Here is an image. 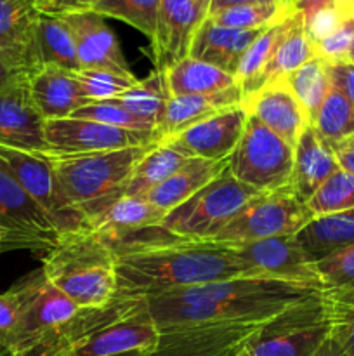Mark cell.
Here are the masks:
<instances>
[{"label":"cell","instance_id":"1","mask_svg":"<svg viewBox=\"0 0 354 356\" xmlns=\"http://www.w3.org/2000/svg\"><path fill=\"white\" fill-rule=\"evenodd\" d=\"M117 259V296L153 298L235 277H260L222 243L174 236L156 228L108 242Z\"/></svg>","mask_w":354,"mask_h":356},{"label":"cell","instance_id":"2","mask_svg":"<svg viewBox=\"0 0 354 356\" xmlns=\"http://www.w3.org/2000/svg\"><path fill=\"white\" fill-rule=\"evenodd\" d=\"M325 292L267 277H235L146 298L158 330L224 322H266L288 306Z\"/></svg>","mask_w":354,"mask_h":356},{"label":"cell","instance_id":"3","mask_svg":"<svg viewBox=\"0 0 354 356\" xmlns=\"http://www.w3.org/2000/svg\"><path fill=\"white\" fill-rule=\"evenodd\" d=\"M153 146L76 155L45 152L44 155L51 162L65 204L78 212L89 226L94 218L124 197L135 165Z\"/></svg>","mask_w":354,"mask_h":356},{"label":"cell","instance_id":"4","mask_svg":"<svg viewBox=\"0 0 354 356\" xmlns=\"http://www.w3.org/2000/svg\"><path fill=\"white\" fill-rule=\"evenodd\" d=\"M42 273L80 308H101L117 298L115 250L92 229L62 233L42 256Z\"/></svg>","mask_w":354,"mask_h":356},{"label":"cell","instance_id":"5","mask_svg":"<svg viewBox=\"0 0 354 356\" xmlns=\"http://www.w3.org/2000/svg\"><path fill=\"white\" fill-rule=\"evenodd\" d=\"M17 284L23 305L16 327L0 346V356H54L62 334L82 308L61 294L42 270Z\"/></svg>","mask_w":354,"mask_h":356},{"label":"cell","instance_id":"6","mask_svg":"<svg viewBox=\"0 0 354 356\" xmlns=\"http://www.w3.org/2000/svg\"><path fill=\"white\" fill-rule=\"evenodd\" d=\"M328 336L330 318L321 292L266 320L238 356H312Z\"/></svg>","mask_w":354,"mask_h":356},{"label":"cell","instance_id":"7","mask_svg":"<svg viewBox=\"0 0 354 356\" xmlns=\"http://www.w3.org/2000/svg\"><path fill=\"white\" fill-rule=\"evenodd\" d=\"M255 195V190L239 183L226 169L179 207L167 212L158 228L183 238L210 240Z\"/></svg>","mask_w":354,"mask_h":356},{"label":"cell","instance_id":"8","mask_svg":"<svg viewBox=\"0 0 354 356\" xmlns=\"http://www.w3.org/2000/svg\"><path fill=\"white\" fill-rule=\"evenodd\" d=\"M312 218L314 216L307 204L290 186H285L281 190L257 193L217 235L201 242L235 243L295 236Z\"/></svg>","mask_w":354,"mask_h":356},{"label":"cell","instance_id":"9","mask_svg":"<svg viewBox=\"0 0 354 356\" xmlns=\"http://www.w3.org/2000/svg\"><path fill=\"white\" fill-rule=\"evenodd\" d=\"M228 170L257 193L290 186L294 148L248 117L242 139L228 159Z\"/></svg>","mask_w":354,"mask_h":356},{"label":"cell","instance_id":"10","mask_svg":"<svg viewBox=\"0 0 354 356\" xmlns=\"http://www.w3.org/2000/svg\"><path fill=\"white\" fill-rule=\"evenodd\" d=\"M0 219L10 233L7 249L40 252L58 243L62 235L51 216L24 191L12 174L0 163Z\"/></svg>","mask_w":354,"mask_h":356},{"label":"cell","instance_id":"11","mask_svg":"<svg viewBox=\"0 0 354 356\" xmlns=\"http://www.w3.org/2000/svg\"><path fill=\"white\" fill-rule=\"evenodd\" d=\"M0 163L14 176L28 195L51 216L61 233L85 229L87 221L65 204L51 162L44 153L24 152L0 145Z\"/></svg>","mask_w":354,"mask_h":356},{"label":"cell","instance_id":"12","mask_svg":"<svg viewBox=\"0 0 354 356\" xmlns=\"http://www.w3.org/2000/svg\"><path fill=\"white\" fill-rule=\"evenodd\" d=\"M47 152L76 153L115 152V149L148 146L160 143L156 131H128L83 118H61L45 122Z\"/></svg>","mask_w":354,"mask_h":356},{"label":"cell","instance_id":"13","mask_svg":"<svg viewBox=\"0 0 354 356\" xmlns=\"http://www.w3.org/2000/svg\"><path fill=\"white\" fill-rule=\"evenodd\" d=\"M222 245L260 277L298 282V284L325 289L318 266L309 259L294 236H274V238L222 243Z\"/></svg>","mask_w":354,"mask_h":356},{"label":"cell","instance_id":"14","mask_svg":"<svg viewBox=\"0 0 354 356\" xmlns=\"http://www.w3.org/2000/svg\"><path fill=\"white\" fill-rule=\"evenodd\" d=\"M264 322H224L160 330V339L144 356H238Z\"/></svg>","mask_w":354,"mask_h":356},{"label":"cell","instance_id":"15","mask_svg":"<svg viewBox=\"0 0 354 356\" xmlns=\"http://www.w3.org/2000/svg\"><path fill=\"white\" fill-rule=\"evenodd\" d=\"M158 339L160 330L144 305L82 337L56 356H118L132 351H151Z\"/></svg>","mask_w":354,"mask_h":356},{"label":"cell","instance_id":"16","mask_svg":"<svg viewBox=\"0 0 354 356\" xmlns=\"http://www.w3.org/2000/svg\"><path fill=\"white\" fill-rule=\"evenodd\" d=\"M208 16V10L193 0H160L151 54L155 70L165 72L187 58L194 35Z\"/></svg>","mask_w":354,"mask_h":356},{"label":"cell","instance_id":"17","mask_svg":"<svg viewBox=\"0 0 354 356\" xmlns=\"http://www.w3.org/2000/svg\"><path fill=\"white\" fill-rule=\"evenodd\" d=\"M246 120L243 106L229 108L162 143L187 159L228 160L242 139Z\"/></svg>","mask_w":354,"mask_h":356},{"label":"cell","instance_id":"18","mask_svg":"<svg viewBox=\"0 0 354 356\" xmlns=\"http://www.w3.org/2000/svg\"><path fill=\"white\" fill-rule=\"evenodd\" d=\"M69 26L75 40L80 70H113L132 73L117 35L101 14L92 10H68L59 14Z\"/></svg>","mask_w":354,"mask_h":356},{"label":"cell","instance_id":"19","mask_svg":"<svg viewBox=\"0 0 354 356\" xmlns=\"http://www.w3.org/2000/svg\"><path fill=\"white\" fill-rule=\"evenodd\" d=\"M242 106L248 117L280 136L292 148H295L304 129L311 124L302 104L283 80L271 82L243 96Z\"/></svg>","mask_w":354,"mask_h":356},{"label":"cell","instance_id":"20","mask_svg":"<svg viewBox=\"0 0 354 356\" xmlns=\"http://www.w3.org/2000/svg\"><path fill=\"white\" fill-rule=\"evenodd\" d=\"M45 120L33 104L28 80L0 92V145L45 153Z\"/></svg>","mask_w":354,"mask_h":356},{"label":"cell","instance_id":"21","mask_svg":"<svg viewBox=\"0 0 354 356\" xmlns=\"http://www.w3.org/2000/svg\"><path fill=\"white\" fill-rule=\"evenodd\" d=\"M339 169L333 146L316 131L314 125L309 124L294 148L290 188L307 204L309 198Z\"/></svg>","mask_w":354,"mask_h":356},{"label":"cell","instance_id":"22","mask_svg":"<svg viewBox=\"0 0 354 356\" xmlns=\"http://www.w3.org/2000/svg\"><path fill=\"white\" fill-rule=\"evenodd\" d=\"M38 9L33 0H0V51L33 73L38 61Z\"/></svg>","mask_w":354,"mask_h":356},{"label":"cell","instance_id":"23","mask_svg":"<svg viewBox=\"0 0 354 356\" xmlns=\"http://www.w3.org/2000/svg\"><path fill=\"white\" fill-rule=\"evenodd\" d=\"M243 90L239 83L221 90V92L208 94V96H170L163 110L162 120L156 125V134L160 143L165 139L180 134L186 129L229 110V108L242 106Z\"/></svg>","mask_w":354,"mask_h":356},{"label":"cell","instance_id":"24","mask_svg":"<svg viewBox=\"0 0 354 356\" xmlns=\"http://www.w3.org/2000/svg\"><path fill=\"white\" fill-rule=\"evenodd\" d=\"M28 90L44 120H61L89 104L80 90L75 72L42 66L28 79Z\"/></svg>","mask_w":354,"mask_h":356},{"label":"cell","instance_id":"25","mask_svg":"<svg viewBox=\"0 0 354 356\" xmlns=\"http://www.w3.org/2000/svg\"><path fill=\"white\" fill-rule=\"evenodd\" d=\"M262 30H235V28L219 26L207 16L194 35L189 56L208 63L236 79V72L246 49Z\"/></svg>","mask_w":354,"mask_h":356},{"label":"cell","instance_id":"26","mask_svg":"<svg viewBox=\"0 0 354 356\" xmlns=\"http://www.w3.org/2000/svg\"><path fill=\"white\" fill-rule=\"evenodd\" d=\"M226 169H228V160L217 162V160L187 159L169 179L142 195V198L151 202L163 212H170L187 198L193 197L205 184L214 181Z\"/></svg>","mask_w":354,"mask_h":356},{"label":"cell","instance_id":"27","mask_svg":"<svg viewBox=\"0 0 354 356\" xmlns=\"http://www.w3.org/2000/svg\"><path fill=\"white\" fill-rule=\"evenodd\" d=\"M167 212L142 197H121L89 222V229L106 242L162 225Z\"/></svg>","mask_w":354,"mask_h":356},{"label":"cell","instance_id":"28","mask_svg":"<svg viewBox=\"0 0 354 356\" xmlns=\"http://www.w3.org/2000/svg\"><path fill=\"white\" fill-rule=\"evenodd\" d=\"M294 238L312 263L354 245V209L312 218Z\"/></svg>","mask_w":354,"mask_h":356},{"label":"cell","instance_id":"29","mask_svg":"<svg viewBox=\"0 0 354 356\" xmlns=\"http://www.w3.org/2000/svg\"><path fill=\"white\" fill-rule=\"evenodd\" d=\"M165 79L170 96H208L238 83L229 73L191 56L165 70Z\"/></svg>","mask_w":354,"mask_h":356},{"label":"cell","instance_id":"30","mask_svg":"<svg viewBox=\"0 0 354 356\" xmlns=\"http://www.w3.org/2000/svg\"><path fill=\"white\" fill-rule=\"evenodd\" d=\"M316 56L318 54H316L314 42L311 40L307 30H305L304 17H302L301 13L295 10L292 28L288 30V33L285 35L283 40L280 42V45H278L276 51H274L271 61L267 63L264 72L260 73V76L257 79L252 92L253 90L260 89L262 86H267V83L283 79V76H287L288 73L295 72V70L301 68L304 63H307L309 59L316 58Z\"/></svg>","mask_w":354,"mask_h":356},{"label":"cell","instance_id":"31","mask_svg":"<svg viewBox=\"0 0 354 356\" xmlns=\"http://www.w3.org/2000/svg\"><path fill=\"white\" fill-rule=\"evenodd\" d=\"M37 49L40 66H56L68 72L80 70L71 30L59 14H38Z\"/></svg>","mask_w":354,"mask_h":356},{"label":"cell","instance_id":"32","mask_svg":"<svg viewBox=\"0 0 354 356\" xmlns=\"http://www.w3.org/2000/svg\"><path fill=\"white\" fill-rule=\"evenodd\" d=\"M280 80H283L288 86V89L294 92V96L297 97V101L302 104L305 113H307L309 122L312 124L316 113H318L323 101H325L326 94L332 89L328 61L316 56V58L304 63L301 68L288 73L287 76Z\"/></svg>","mask_w":354,"mask_h":356},{"label":"cell","instance_id":"33","mask_svg":"<svg viewBox=\"0 0 354 356\" xmlns=\"http://www.w3.org/2000/svg\"><path fill=\"white\" fill-rule=\"evenodd\" d=\"M169 97L170 92L169 87H167L165 72L155 70L148 79L139 80L132 89H128L127 92L111 101L120 104L121 108L130 111L132 115H135L141 120L148 122L156 131V125L162 120L163 110H165Z\"/></svg>","mask_w":354,"mask_h":356},{"label":"cell","instance_id":"34","mask_svg":"<svg viewBox=\"0 0 354 356\" xmlns=\"http://www.w3.org/2000/svg\"><path fill=\"white\" fill-rule=\"evenodd\" d=\"M294 16L295 13L290 14L288 17H285V19L278 21V23L271 24V26L264 28V30L260 31L259 37L252 42V45H250L248 49H246L245 56H243L242 63H239L238 66V72H236V82L242 87L243 96L252 92L257 79H259L260 73L264 72L267 63L271 61V58H273L274 51H276V47L280 45V42L283 40V37L292 28Z\"/></svg>","mask_w":354,"mask_h":356},{"label":"cell","instance_id":"35","mask_svg":"<svg viewBox=\"0 0 354 356\" xmlns=\"http://www.w3.org/2000/svg\"><path fill=\"white\" fill-rule=\"evenodd\" d=\"M186 160L187 156L180 155L163 143H158L139 160L124 197H142L169 179Z\"/></svg>","mask_w":354,"mask_h":356},{"label":"cell","instance_id":"36","mask_svg":"<svg viewBox=\"0 0 354 356\" xmlns=\"http://www.w3.org/2000/svg\"><path fill=\"white\" fill-rule=\"evenodd\" d=\"M295 10L283 3H255V6H235L208 14V19L219 26L235 30H262L285 19Z\"/></svg>","mask_w":354,"mask_h":356},{"label":"cell","instance_id":"37","mask_svg":"<svg viewBox=\"0 0 354 356\" xmlns=\"http://www.w3.org/2000/svg\"><path fill=\"white\" fill-rule=\"evenodd\" d=\"M312 125L335 148L354 134V110L339 89L332 86Z\"/></svg>","mask_w":354,"mask_h":356},{"label":"cell","instance_id":"38","mask_svg":"<svg viewBox=\"0 0 354 356\" xmlns=\"http://www.w3.org/2000/svg\"><path fill=\"white\" fill-rule=\"evenodd\" d=\"M160 0H96L87 10L115 17L141 31L151 40L155 35Z\"/></svg>","mask_w":354,"mask_h":356},{"label":"cell","instance_id":"39","mask_svg":"<svg viewBox=\"0 0 354 356\" xmlns=\"http://www.w3.org/2000/svg\"><path fill=\"white\" fill-rule=\"evenodd\" d=\"M75 79L89 103L115 99L139 82L134 73H120L103 68L78 70L75 72Z\"/></svg>","mask_w":354,"mask_h":356},{"label":"cell","instance_id":"40","mask_svg":"<svg viewBox=\"0 0 354 356\" xmlns=\"http://www.w3.org/2000/svg\"><path fill=\"white\" fill-rule=\"evenodd\" d=\"M314 218L354 209V176L339 169L325 181L321 188L307 200Z\"/></svg>","mask_w":354,"mask_h":356},{"label":"cell","instance_id":"41","mask_svg":"<svg viewBox=\"0 0 354 356\" xmlns=\"http://www.w3.org/2000/svg\"><path fill=\"white\" fill-rule=\"evenodd\" d=\"M330 334L344 348L347 356H354V285L335 291H325Z\"/></svg>","mask_w":354,"mask_h":356},{"label":"cell","instance_id":"42","mask_svg":"<svg viewBox=\"0 0 354 356\" xmlns=\"http://www.w3.org/2000/svg\"><path fill=\"white\" fill-rule=\"evenodd\" d=\"M69 118V117H68ZM71 118H83V120L99 122V124L113 125V127L128 129V131H155L148 122L141 120L130 111L121 108L115 101H97L78 108Z\"/></svg>","mask_w":354,"mask_h":356},{"label":"cell","instance_id":"43","mask_svg":"<svg viewBox=\"0 0 354 356\" xmlns=\"http://www.w3.org/2000/svg\"><path fill=\"white\" fill-rule=\"evenodd\" d=\"M326 291L346 289L354 285V245L330 254L316 263Z\"/></svg>","mask_w":354,"mask_h":356},{"label":"cell","instance_id":"44","mask_svg":"<svg viewBox=\"0 0 354 356\" xmlns=\"http://www.w3.org/2000/svg\"><path fill=\"white\" fill-rule=\"evenodd\" d=\"M316 54L328 63L351 61L354 52V19H346L332 35L314 44Z\"/></svg>","mask_w":354,"mask_h":356},{"label":"cell","instance_id":"45","mask_svg":"<svg viewBox=\"0 0 354 356\" xmlns=\"http://www.w3.org/2000/svg\"><path fill=\"white\" fill-rule=\"evenodd\" d=\"M21 305H23V292L19 284H14L9 291L0 294V346L6 343L16 327Z\"/></svg>","mask_w":354,"mask_h":356},{"label":"cell","instance_id":"46","mask_svg":"<svg viewBox=\"0 0 354 356\" xmlns=\"http://www.w3.org/2000/svg\"><path fill=\"white\" fill-rule=\"evenodd\" d=\"M346 19L347 17L340 13L339 7H330V9L321 10V13L312 16L309 21H305V30H307L311 40L318 44L319 40L332 35Z\"/></svg>","mask_w":354,"mask_h":356},{"label":"cell","instance_id":"47","mask_svg":"<svg viewBox=\"0 0 354 356\" xmlns=\"http://www.w3.org/2000/svg\"><path fill=\"white\" fill-rule=\"evenodd\" d=\"M328 70L330 79H332V86L346 96V99L349 101L351 106H353L354 110V63H328Z\"/></svg>","mask_w":354,"mask_h":356},{"label":"cell","instance_id":"48","mask_svg":"<svg viewBox=\"0 0 354 356\" xmlns=\"http://www.w3.org/2000/svg\"><path fill=\"white\" fill-rule=\"evenodd\" d=\"M30 75L31 73L26 68L14 61L9 54L0 51V92L16 86V83L24 82V80L30 79Z\"/></svg>","mask_w":354,"mask_h":356},{"label":"cell","instance_id":"49","mask_svg":"<svg viewBox=\"0 0 354 356\" xmlns=\"http://www.w3.org/2000/svg\"><path fill=\"white\" fill-rule=\"evenodd\" d=\"M335 6L337 0H295V10L302 14L304 23L311 19L312 16H316L318 13H321V10Z\"/></svg>","mask_w":354,"mask_h":356},{"label":"cell","instance_id":"50","mask_svg":"<svg viewBox=\"0 0 354 356\" xmlns=\"http://www.w3.org/2000/svg\"><path fill=\"white\" fill-rule=\"evenodd\" d=\"M255 3H283V0H210V7H208V14L215 13L219 9H226V7L235 6H255ZM288 7V6H287ZM292 9V7H290ZM295 10V9H294Z\"/></svg>","mask_w":354,"mask_h":356},{"label":"cell","instance_id":"51","mask_svg":"<svg viewBox=\"0 0 354 356\" xmlns=\"http://www.w3.org/2000/svg\"><path fill=\"white\" fill-rule=\"evenodd\" d=\"M75 0H37L38 13L62 14L71 9Z\"/></svg>","mask_w":354,"mask_h":356},{"label":"cell","instance_id":"52","mask_svg":"<svg viewBox=\"0 0 354 356\" xmlns=\"http://www.w3.org/2000/svg\"><path fill=\"white\" fill-rule=\"evenodd\" d=\"M312 356H347V353L344 351V348L340 346L339 341H337L335 337L330 334V336L323 341L321 346L316 350V353Z\"/></svg>","mask_w":354,"mask_h":356},{"label":"cell","instance_id":"53","mask_svg":"<svg viewBox=\"0 0 354 356\" xmlns=\"http://www.w3.org/2000/svg\"><path fill=\"white\" fill-rule=\"evenodd\" d=\"M333 149H335V156L340 169L354 176V148H333Z\"/></svg>","mask_w":354,"mask_h":356},{"label":"cell","instance_id":"54","mask_svg":"<svg viewBox=\"0 0 354 356\" xmlns=\"http://www.w3.org/2000/svg\"><path fill=\"white\" fill-rule=\"evenodd\" d=\"M337 7L347 19H354V0H337Z\"/></svg>","mask_w":354,"mask_h":356},{"label":"cell","instance_id":"55","mask_svg":"<svg viewBox=\"0 0 354 356\" xmlns=\"http://www.w3.org/2000/svg\"><path fill=\"white\" fill-rule=\"evenodd\" d=\"M94 2H96V0H75L69 10H87ZM66 13H68V10H66Z\"/></svg>","mask_w":354,"mask_h":356},{"label":"cell","instance_id":"56","mask_svg":"<svg viewBox=\"0 0 354 356\" xmlns=\"http://www.w3.org/2000/svg\"><path fill=\"white\" fill-rule=\"evenodd\" d=\"M335 148H354V134L349 136V138H347L346 141L340 143V145L335 146Z\"/></svg>","mask_w":354,"mask_h":356},{"label":"cell","instance_id":"57","mask_svg":"<svg viewBox=\"0 0 354 356\" xmlns=\"http://www.w3.org/2000/svg\"><path fill=\"white\" fill-rule=\"evenodd\" d=\"M0 229H2V232H6V233H7V242H6V247H3V249H7V245H9V240H10V233H9V229H7V226L3 225L2 219H0Z\"/></svg>","mask_w":354,"mask_h":356},{"label":"cell","instance_id":"58","mask_svg":"<svg viewBox=\"0 0 354 356\" xmlns=\"http://www.w3.org/2000/svg\"><path fill=\"white\" fill-rule=\"evenodd\" d=\"M6 242H7V233L0 229V250H3V247H6Z\"/></svg>","mask_w":354,"mask_h":356},{"label":"cell","instance_id":"59","mask_svg":"<svg viewBox=\"0 0 354 356\" xmlns=\"http://www.w3.org/2000/svg\"><path fill=\"white\" fill-rule=\"evenodd\" d=\"M194 3H198L200 7H203V9L208 10V7H210V0H193Z\"/></svg>","mask_w":354,"mask_h":356},{"label":"cell","instance_id":"60","mask_svg":"<svg viewBox=\"0 0 354 356\" xmlns=\"http://www.w3.org/2000/svg\"><path fill=\"white\" fill-rule=\"evenodd\" d=\"M148 351H132V353H125V355H118V356H144Z\"/></svg>","mask_w":354,"mask_h":356},{"label":"cell","instance_id":"61","mask_svg":"<svg viewBox=\"0 0 354 356\" xmlns=\"http://www.w3.org/2000/svg\"><path fill=\"white\" fill-rule=\"evenodd\" d=\"M285 2V6H288V7H292V9H295V0H283Z\"/></svg>","mask_w":354,"mask_h":356},{"label":"cell","instance_id":"62","mask_svg":"<svg viewBox=\"0 0 354 356\" xmlns=\"http://www.w3.org/2000/svg\"><path fill=\"white\" fill-rule=\"evenodd\" d=\"M351 61H353V63H354V56H353V58H351Z\"/></svg>","mask_w":354,"mask_h":356},{"label":"cell","instance_id":"63","mask_svg":"<svg viewBox=\"0 0 354 356\" xmlns=\"http://www.w3.org/2000/svg\"><path fill=\"white\" fill-rule=\"evenodd\" d=\"M33 2H35V6H37V0H33Z\"/></svg>","mask_w":354,"mask_h":356},{"label":"cell","instance_id":"64","mask_svg":"<svg viewBox=\"0 0 354 356\" xmlns=\"http://www.w3.org/2000/svg\"><path fill=\"white\" fill-rule=\"evenodd\" d=\"M353 56H354V52H353Z\"/></svg>","mask_w":354,"mask_h":356}]
</instances>
